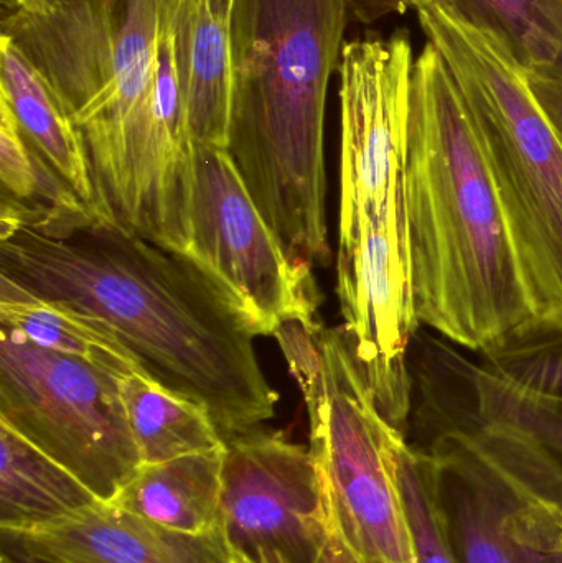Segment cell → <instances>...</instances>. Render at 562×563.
Here are the masks:
<instances>
[{"mask_svg": "<svg viewBox=\"0 0 562 563\" xmlns=\"http://www.w3.org/2000/svg\"><path fill=\"white\" fill-rule=\"evenodd\" d=\"M98 501L65 466L0 420V531L55 521Z\"/></svg>", "mask_w": 562, "mask_h": 563, "instance_id": "cell-16", "label": "cell"}, {"mask_svg": "<svg viewBox=\"0 0 562 563\" xmlns=\"http://www.w3.org/2000/svg\"><path fill=\"white\" fill-rule=\"evenodd\" d=\"M224 445L154 465H142L109 505L184 534L220 528Z\"/></svg>", "mask_w": 562, "mask_h": 563, "instance_id": "cell-14", "label": "cell"}, {"mask_svg": "<svg viewBox=\"0 0 562 563\" xmlns=\"http://www.w3.org/2000/svg\"><path fill=\"white\" fill-rule=\"evenodd\" d=\"M497 40L528 75H562V0H436Z\"/></svg>", "mask_w": 562, "mask_h": 563, "instance_id": "cell-18", "label": "cell"}, {"mask_svg": "<svg viewBox=\"0 0 562 563\" xmlns=\"http://www.w3.org/2000/svg\"><path fill=\"white\" fill-rule=\"evenodd\" d=\"M220 528L240 561L317 563L327 503L310 449L261 427L227 437Z\"/></svg>", "mask_w": 562, "mask_h": 563, "instance_id": "cell-10", "label": "cell"}, {"mask_svg": "<svg viewBox=\"0 0 562 563\" xmlns=\"http://www.w3.org/2000/svg\"><path fill=\"white\" fill-rule=\"evenodd\" d=\"M411 42L353 40L340 78V217L337 295L346 333L396 350L419 328L411 285L406 154Z\"/></svg>", "mask_w": 562, "mask_h": 563, "instance_id": "cell-5", "label": "cell"}, {"mask_svg": "<svg viewBox=\"0 0 562 563\" xmlns=\"http://www.w3.org/2000/svg\"><path fill=\"white\" fill-rule=\"evenodd\" d=\"M399 492L418 563H461L439 492L438 465L428 450L406 443L399 456Z\"/></svg>", "mask_w": 562, "mask_h": 563, "instance_id": "cell-20", "label": "cell"}, {"mask_svg": "<svg viewBox=\"0 0 562 563\" xmlns=\"http://www.w3.org/2000/svg\"><path fill=\"white\" fill-rule=\"evenodd\" d=\"M0 563H55L48 559L40 558L33 552L26 551L22 545L16 544L12 539L2 536V548H0Z\"/></svg>", "mask_w": 562, "mask_h": 563, "instance_id": "cell-23", "label": "cell"}, {"mask_svg": "<svg viewBox=\"0 0 562 563\" xmlns=\"http://www.w3.org/2000/svg\"><path fill=\"white\" fill-rule=\"evenodd\" d=\"M0 420L111 503L142 466L118 380L0 327Z\"/></svg>", "mask_w": 562, "mask_h": 563, "instance_id": "cell-8", "label": "cell"}, {"mask_svg": "<svg viewBox=\"0 0 562 563\" xmlns=\"http://www.w3.org/2000/svg\"><path fill=\"white\" fill-rule=\"evenodd\" d=\"M461 563H562V503L524 430L472 412L441 419L428 445Z\"/></svg>", "mask_w": 562, "mask_h": 563, "instance_id": "cell-7", "label": "cell"}, {"mask_svg": "<svg viewBox=\"0 0 562 563\" xmlns=\"http://www.w3.org/2000/svg\"><path fill=\"white\" fill-rule=\"evenodd\" d=\"M327 541L323 544L322 554H320L317 563H376L363 558L343 536L332 508H330L329 499H327Z\"/></svg>", "mask_w": 562, "mask_h": 563, "instance_id": "cell-22", "label": "cell"}, {"mask_svg": "<svg viewBox=\"0 0 562 563\" xmlns=\"http://www.w3.org/2000/svg\"><path fill=\"white\" fill-rule=\"evenodd\" d=\"M194 172L187 256L220 282L256 336L317 320L322 294L312 269L287 256L227 148L194 144Z\"/></svg>", "mask_w": 562, "mask_h": 563, "instance_id": "cell-9", "label": "cell"}, {"mask_svg": "<svg viewBox=\"0 0 562 563\" xmlns=\"http://www.w3.org/2000/svg\"><path fill=\"white\" fill-rule=\"evenodd\" d=\"M0 327L35 346L85 361L112 376L145 374L135 354L104 323L0 274ZM147 376V374H145Z\"/></svg>", "mask_w": 562, "mask_h": 563, "instance_id": "cell-15", "label": "cell"}, {"mask_svg": "<svg viewBox=\"0 0 562 563\" xmlns=\"http://www.w3.org/2000/svg\"><path fill=\"white\" fill-rule=\"evenodd\" d=\"M406 203L419 324L482 354L530 334L537 314L481 139L431 42L411 71Z\"/></svg>", "mask_w": 562, "mask_h": 563, "instance_id": "cell-3", "label": "cell"}, {"mask_svg": "<svg viewBox=\"0 0 562 563\" xmlns=\"http://www.w3.org/2000/svg\"><path fill=\"white\" fill-rule=\"evenodd\" d=\"M55 563H233L223 531H168L98 501L65 518L0 531Z\"/></svg>", "mask_w": 562, "mask_h": 563, "instance_id": "cell-11", "label": "cell"}, {"mask_svg": "<svg viewBox=\"0 0 562 563\" xmlns=\"http://www.w3.org/2000/svg\"><path fill=\"white\" fill-rule=\"evenodd\" d=\"M0 274L104 323L165 389L207 407L223 439L273 419L246 317L187 254L108 220L46 236H0Z\"/></svg>", "mask_w": 562, "mask_h": 563, "instance_id": "cell-2", "label": "cell"}, {"mask_svg": "<svg viewBox=\"0 0 562 563\" xmlns=\"http://www.w3.org/2000/svg\"><path fill=\"white\" fill-rule=\"evenodd\" d=\"M403 5L415 7L416 10L422 9V7L429 5L432 0H398Z\"/></svg>", "mask_w": 562, "mask_h": 563, "instance_id": "cell-25", "label": "cell"}, {"mask_svg": "<svg viewBox=\"0 0 562 563\" xmlns=\"http://www.w3.org/2000/svg\"><path fill=\"white\" fill-rule=\"evenodd\" d=\"M172 0H35L2 35L38 69L81 134L104 220L185 253L194 142L175 68Z\"/></svg>", "mask_w": 562, "mask_h": 563, "instance_id": "cell-1", "label": "cell"}, {"mask_svg": "<svg viewBox=\"0 0 562 563\" xmlns=\"http://www.w3.org/2000/svg\"><path fill=\"white\" fill-rule=\"evenodd\" d=\"M214 13L224 22L231 23V15H233L234 0H210Z\"/></svg>", "mask_w": 562, "mask_h": 563, "instance_id": "cell-24", "label": "cell"}, {"mask_svg": "<svg viewBox=\"0 0 562 563\" xmlns=\"http://www.w3.org/2000/svg\"><path fill=\"white\" fill-rule=\"evenodd\" d=\"M464 373L472 393L469 412L478 419L511 423L530 435L547 459L562 503V389H533L484 363H464Z\"/></svg>", "mask_w": 562, "mask_h": 563, "instance_id": "cell-19", "label": "cell"}, {"mask_svg": "<svg viewBox=\"0 0 562 563\" xmlns=\"http://www.w3.org/2000/svg\"><path fill=\"white\" fill-rule=\"evenodd\" d=\"M175 68L191 142L227 148L230 129V22L214 13L210 0H172Z\"/></svg>", "mask_w": 562, "mask_h": 563, "instance_id": "cell-12", "label": "cell"}, {"mask_svg": "<svg viewBox=\"0 0 562 563\" xmlns=\"http://www.w3.org/2000/svg\"><path fill=\"white\" fill-rule=\"evenodd\" d=\"M142 465L224 445L207 407L165 389L141 373L115 377Z\"/></svg>", "mask_w": 562, "mask_h": 563, "instance_id": "cell-17", "label": "cell"}, {"mask_svg": "<svg viewBox=\"0 0 562 563\" xmlns=\"http://www.w3.org/2000/svg\"><path fill=\"white\" fill-rule=\"evenodd\" d=\"M528 81L538 106L562 145V75H528Z\"/></svg>", "mask_w": 562, "mask_h": 563, "instance_id": "cell-21", "label": "cell"}, {"mask_svg": "<svg viewBox=\"0 0 562 563\" xmlns=\"http://www.w3.org/2000/svg\"><path fill=\"white\" fill-rule=\"evenodd\" d=\"M32 2H35V0H30L29 3H32ZM29 3H25V5H29ZM25 5H22V7H25Z\"/></svg>", "mask_w": 562, "mask_h": 563, "instance_id": "cell-27", "label": "cell"}, {"mask_svg": "<svg viewBox=\"0 0 562 563\" xmlns=\"http://www.w3.org/2000/svg\"><path fill=\"white\" fill-rule=\"evenodd\" d=\"M467 106L520 260L537 323L562 346V145L527 71L492 36L439 2L418 10Z\"/></svg>", "mask_w": 562, "mask_h": 563, "instance_id": "cell-6", "label": "cell"}, {"mask_svg": "<svg viewBox=\"0 0 562 563\" xmlns=\"http://www.w3.org/2000/svg\"><path fill=\"white\" fill-rule=\"evenodd\" d=\"M0 101L13 112L23 137L102 218L78 128L38 69L5 35L0 38Z\"/></svg>", "mask_w": 562, "mask_h": 563, "instance_id": "cell-13", "label": "cell"}, {"mask_svg": "<svg viewBox=\"0 0 562 563\" xmlns=\"http://www.w3.org/2000/svg\"><path fill=\"white\" fill-rule=\"evenodd\" d=\"M356 0H234L227 151L287 256L329 266L326 108Z\"/></svg>", "mask_w": 562, "mask_h": 563, "instance_id": "cell-4", "label": "cell"}, {"mask_svg": "<svg viewBox=\"0 0 562 563\" xmlns=\"http://www.w3.org/2000/svg\"><path fill=\"white\" fill-rule=\"evenodd\" d=\"M231 558H233V555H231ZM233 563H246V562H243V561H240V559L233 558Z\"/></svg>", "mask_w": 562, "mask_h": 563, "instance_id": "cell-26", "label": "cell"}]
</instances>
